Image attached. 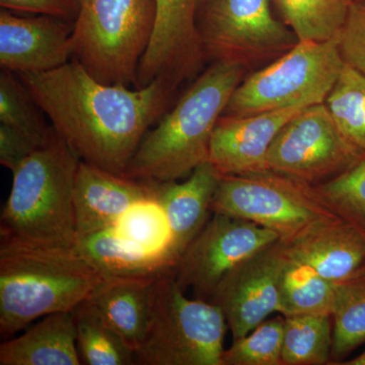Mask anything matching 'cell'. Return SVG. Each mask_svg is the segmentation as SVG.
<instances>
[{
  "mask_svg": "<svg viewBox=\"0 0 365 365\" xmlns=\"http://www.w3.org/2000/svg\"><path fill=\"white\" fill-rule=\"evenodd\" d=\"M338 43L345 63L365 76V4L353 1Z\"/></svg>",
  "mask_w": 365,
  "mask_h": 365,
  "instance_id": "1f68e13d",
  "label": "cell"
},
{
  "mask_svg": "<svg viewBox=\"0 0 365 365\" xmlns=\"http://www.w3.org/2000/svg\"><path fill=\"white\" fill-rule=\"evenodd\" d=\"M247 68L213 62L148 132L134 153L125 177L140 181H177L208 162L218 119Z\"/></svg>",
  "mask_w": 365,
  "mask_h": 365,
  "instance_id": "7a4b0ae2",
  "label": "cell"
},
{
  "mask_svg": "<svg viewBox=\"0 0 365 365\" xmlns=\"http://www.w3.org/2000/svg\"><path fill=\"white\" fill-rule=\"evenodd\" d=\"M211 208L267 228L284 244L338 216L316 186L269 170L222 176Z\"/></svg>",
  "mask_w": 365,
  "mask_h": 365,
  "instance_id": "52a82bcc",
  "label": "cell"
},
{
  "mask_svg": "<svg viewBox=\"0 0 365 365\" xmlns=\"http://www.w3.org/2000/svg\"><path fill=\"white\" fill-rule=\"evenodd\" d=\"M289 255L280 240L242 261L223 277L209 302L222 311L232 341L279 313L281 282Z\"/></svg>",
  "mask_w": 365,
  "mask_h": 365,
  "instance_id": "7c38bea8",
  "label": "cell"
},
{
  "mask_svg": "<svg viewBox=\"0 0 365 365\" xmlns=\"http://www.w3.org/2000/svg\"><path fill=\"white\" fill-rule=\"evenodd\" d=\"M160 277L105 278L88 299L134 352L150 325Z\"/></svg>",
  "mask_w": 365,
  "mask_h": 365,
  "instance_id": "d6986e66",
  "label": "cell"
},
{
  "mask_svg": "<svg viewBox=\"0 0 365 365\" xmlns=\"http://www.w3.org/2000/svg\"><path fill=\"white\" fill-rule=\"evenodd\" d=\"M307 106H294L248 115L218 119L208 162L222 176L246 175L267 170L266 158L281 128Z\"/></svg>",
  "mask_w": 365,
  "mask_h": 365,
  "instance_id": "9a60e30c",
  "label": "cell"
},
{
  "mask_svg": "<svg viewBox=\"0 0 365 365\" xmlns=\"http://www.w3.org/2000/svg\"><path fill=\"white\" fill-rule=\"evenodd\" d=\"M18 76L81 160L121 176L179 86L167 78L134 90L107 85L76 59L52 71Z\"/></svg>",
  "mask_w": 365,
  "mask_h": 365,
  "instance_id": "6da1fadb",
  "label": "cell"
},
{
  "mask_svg": "<svg viewBox=\"0 0 365 365\" xmlns=\"http://www.w3.org/2000/svg\"><path fill=\"white\" fill-rule=\"evenodd\" d=\"M335 292V282L322 277L289 256L281 282L280 314L284 317L297 314L332 316Z\"/></svg>",
  "mask_w": 365,
  "mask_h": 365,
  "instance_id": "484cf974",
  "label": "cell"
},
{
  "mask_svg": "<svg viewBox=\"0 0 365 365\" xmlns=\"http://www.w3.org/2000/svg\"><path fill=\"white\" fill-rule=\"evenodd\" d=\"M285 246L294 261L332 282L365 273V234L340 216L309 227Z\"/></svg>",
  "mask_w": 365,
  "mask_h": 365,
  "instance_id": "e0dca14e",
  "label": "cell"
},
{
  "mask_svg": "<svg viewBox=\"0 0 365 365\" xmlns=\"http://www.w3.org/2000/svg\"><path fill=\"white\" fill-rule=\"evenodd\" d=\"M174 273L158 278L150 325L135 351L139 365H223L225 316L211 302L188 299Z\"/></svg>",
  "mask_w": 365,
  "mask_h": 365,
  "instance_id": "8992f818",
  "label": "cell"
},
{
  "mask_svg": "<svg viewBox=\"0 0 365 365\" xmlns=\"http://www.w3.org/2000/svg\"><path fill=\"white\" fill-rule=\"evenodd\" d=\"M278 240L267 228L212 212L177 262L175 279L184 290L191 287L196 299L209 302L228 272Z\"/></svg>",
  "mask_w": 365,
  "mask_h": 365,
  "instance_id": "8fae6325",
  "label": "cell"
},
{
  "mask_svg": "<svg viewBox=\"0 0 365 365\" xmlns=\"http://www.w3.org/2000/svg\"><path fill=\"white\" fill-rule=\"evenodd\" d=\"M220 178L218 170L206 162L198 165L185 182H155V200L167 218L170 254L176 264L210 218Z\"/></svg>",
  "mask_w": 365,
  "mask_h": 365,
  "instance_id": "ac0fdd59",
  "label": "cell"
},
{
  "mask_svg": "<svg viewBox=\"0 0 365 365\" xmlns=\"http://www.w3.org/2000/svg\"><path fill=\"white\" fill-rule=\"evenodd\" d=\"M354 0H275L283 21L299 42L337 38Z\"/></svg>",
  "mask_w": 365,
  "mask_h": 365,
  "instance_id": "603a6c76",
  "label": "cell"
},
{
  "mask_svg": "<svg viewBox=\"0 0 365 365\" xmlns=\"http://www.w3.org/2000/svg\"><path fill=\"white\" fill-rule=\"evenodd\" d=\"M283 318V365L331 364L332 316L297 314Z\"/></svg>",
  "mask_w": 365,
  "mask_h": 365,
  "instance_id": "cb8c5ba5",
  "label": "cell"
},
{
  "mask_svg": "<svg viewBox=\"0 0 365 365\" xmlns=\"http://www.w3.org/2000/svg\"><path fill=\"white\" fill-rule=\"evenodd\" d=\"M284 318L266 319L223 352V365H283Z\"/></svg>",
  "mask_w": 365,
  "mask_h": 365,
  "instance_id": "f1b7e54d",
  "label": "cell"
},
{
  "mask_svg": "<svg viewBox=\"0 0 365 365\" xmlns=\"http://www.w3.org/2000/svg\"><path fill=\"white\" fill-rule=\"evenodd\" d=\"M43 144L25 132L0 123V163L11 173Z\"/></svg>",
  "mask_w": 365,
  "mask_h": 365,
  "instance_id": "d6a6232c",
  "label": "cell"
},
{
  "mask_svg": "<svg viewBox=\"0 0 365 365\" xmlns=\"http://www.w3.org/2000/svg\"><path fill=\"white\" fill-rule=\"evenodd\" d=\"M81 160L53 128L47 141L13 172L0 218V241L73 248L74 181Z\"/></svg>",
  "mask_w": 365,
  "mask_h": 365,
  "instance_id": "277c9868",
  "label": "cell"
},
{
  "mask_svg": "<svg viewBox=\"0 0 365 365\" xmlns=\"http://www.w3.org/2000/svg\"><path fill=\"white\" fill-rule=\"evenodd\" d=\"M356 2H359V4H365V0H355Z\"/></svg>",
  "mask_w": 365,
  "mask_h": 365,
  "instance_id": "d590c367",
  "label": "cell"
},
{
  "mask_svg": "<svg viewBox=\"0 0 365 365\" xmlns=\"http://www.w3.org/2000/svg\"><path fill=\"white\" fill-rule=\"evenodd\" d=\"M155 199V182L130 179L81 160L73 194L76 241L114 227L132 206Z\"/></svg>",
  "mask_w": 365,
  "mask_h": 365,
  "instance_id": "2e32d148",
  "label": "cell"
},
{
  "mask_svg": "<svg viewBox=\"0 0 365 365\" xmlns=\"http://www.w3.org/2000/svg\"><path fill=\"white\" fill-rule=\"evenodd\" d=\"M343 66L338 37L325 42H299L242 81L223 115L248 116L325 103Z\"/></svg>",
  "mask_w": 365,
  "mask_h": 365,
  "instance_id": "ba28073f",
  "label": "cell"
},
{
  "mask_svg": "<svg viewBox=\"0 0 365 365\" xmlns=\"http://www.w3.org/2000/svg\"><path fill=\"white\" fill-rule=\"evenodd\" d=\"M81 364L133 365L135 352L88 300L72 311Z\"/></svg>",
  "mask_w": 365,
  "mask_h": 365,
  "instance_id": "7402d4cb",
  "label": "cell"
},
{
  "mask_svg": "<svg viewBox=\"0 0 365 365\" xmlns=\"http://www.w3.org/2000/svg\"><path fill=\"white\" fill-rule=\"evenodd\" d=\"M198 26L206 58L245 68L279 58L299 42L273 16L270 0H201Z\"/></svg>",
  "mask_w": 365,
  "mask_h": 365,
  "instance_id": "9c48e42d",
  "label": "cell"
},
{
  "mask_svg": "<svg viewBox=\"0 0 365 365\" xmlns=\"http://www.w3.org/2000/svg\"><path fill=\"white\" fill-rule=\"evenodd\" d=\"M201 0H155V23L138 68L137 88L158 78L180 85L206 59L198 26Z\"/></svg>",
  "mask_w": 365,
  "mask_h": 365,
  "instance_id": "4fadbf2b",
  "label": "cell"
},
{
  "mask_svg": "<svg viewBox=\"0 0 365 365\" xmlns=\"http://www.w3.org/2000/svg\"><path fill=\"white\" fill-rule=\"evenodd\" d=\"M74 249L105 278L160 277L174 272L167 255L151 252L120 235L114 227L81 237Z\"/></svg>",
  "mask_w": 365,
  "mask_h": 365,
  "instance_id": "44dd1931",
  "label": "cell"
},
{
  "mask_svg": "<svg viewBox=\"0 0 365 365\" xmlns=\"http://www.w3.org/2000/svg\"><path fill=\"white\" fill-rule=\"evenodd\" d=\"M120 235L151 252L170 254V232L167 218L160 204L146 200L135 204L114 225Z\"/></svg>",
  "mask_w": 365,
  "mask_h": 365,
  "instance_id": "4dcf8cb0",
  "label": "cell"
},
{
  "mask_svg": "<svg viewBox=\"0 0 365 365\" xmlns=\"http://www.w3.org/2000/svg\"><path fill=\"white\" fill-rule=\"evenodd\" d=\"M331 364H340L365 343V273L336 283Z\"/></svg>",
  "mask_w": 365,
  "mask_h": 365,
  "instance_id": "d4e9b609",
  "label": "cell"
},
{
  "mask_svg": "<svg viewBox=\"0 0 365 365\" xmlns=\"http://www.w3.org/2000/svg\"><path fill=\"white\" fill-rule=\"evenodd\" d=\"M74 21L41 14L21 18L0 11V66L13 73L52 71L72 59Z\"/></svg>",
  "mask_w": 365,
  "mask_h": 365,
  "instance_id": "5bb4252c",
  "label": "cell"
},
{
  "mask_svg": "<svg viewBox=\"0 0 365 365\" xmlns=\"http://www.w3.org/2000/svg\"><path fill=\"white\" fill-rule=\"evenodd\" d=\"M2 9L56 16L76 21L79 13V0H0Z\"/></svg>",
  "mask_w": 365,
  "mask_h": 365,
  "instance_id": "836d02e7",
  "label": "cell"
},
{
  "mask_svg": "<svg viewBox=\"0 0 365 365\" xmlns=\"http://www.w3.org/2000/svg\"><path fill=\"white\" fill-rule=\"evenodd\" d=\"M325 104L342 135L365 155V76L345 63Z\"/></svg>",
  "mask_w": 365,
  "mask_h": 365,
  "instance_id": "4316f807",
  "label": "cell"
},
{
  "mask_svg": "<svg viewBox=\"0 0 365 365\" xmlns=\"http://www.w3.org/2000/svg\"><path fill=\"white\" fill-rule=\"evenodd\" d=\"M341 364L344 365H365V350L361 354L359 355V356L355 357L349 361L342 362Z\"/></svg>",
  "mask_w": 365,
  "mask_h": 365,
  "instance_id": "e575fe53",
  "label": "cell"
},
{
  "mask_svg": "<svg viewBox=\"0 0 365 365\" xmlns=\"http://www.w3.org/2000/svg\"><path fill=\"white\" fill-rule=\"evenodd\" d=\"M72 312L49 314L0 345V365H81Z\"/></svg>",
  "mask_w": 365,
  "mask_h": 365,
  "instance_id": "ffe728a7",
  "label": "cell"
},
{
  "mask_svg": "<svg viewBox=\"0 0 365 365\" xmlns=\"http://www.w3.org/2000/svg\"><path fill=\"white\" fill-rule=\"evenodd\" d=\"M72 59L107 85L137 88L138 68L155 23V0H79Z\"/></svg>",
  "mask_w": 365,
  "mask_h": 365,
  "instance_id": "5b68a950",
  "label": "cell"
},
{
  "mask_svg": "<svg viewBox=\"0 0 365 365\" xmlns=\"http://www.w3.org/2000/svg\"><path fill=\"white\" fill-rule=\"evenodd\" d=\"M316 188L336 215L365 234V157Z\"/></svg>",
  "mask_w": 365,
  "mask_h": 365,
  "instance_id": "f546056e",
  "label": "cell"
},
{
  "mask_svg": "<svg viewBox=\"0 0 365 365\" xmlns=\"http://www.w3.org/2000/svg\"><path fill=\"white\" fill-rule=\"evenodd\" d=\"M364 157L346 140L325 103H319L307 106L281 128L266 165L269 170L316 186Z\"/></svg>",
  "mask_w": 365,
  "mask_h": 365,
  "instance_id": "30bf717a",
  "label": "cell"
},
{
  "mask_svg": "<svg viewBox=\"0 0 365 365\" xmlns=\"http://www.w3.org/2000/svg\"><path fill=\"white\" fill-rule=\"evenodd\" d=\"M104 279L74 247L0 241V336L9 339L36 319L73 311Z\"/></svg>",
  "mask_w": 365,
  "mask_h": 365,
  "instance_id": "3957f363",
  "label": "cell"
},
{
  "mask_svg": "<svg viewBox=\"0 0 365 365\" xmlns=\"http://www.w3.org/2000/svg\"><path fill=\"white\" fill-rule=\"evenodd\" d=\"M11 71L0 73V123L25 132L43 144L52 133L53 126L46 123L39 106L19 76Z\"/></svg>",
  "mask_w": 365,
  "mask_h": 365,
  "instance_id": "83f0119b",
  "label": "cell"
}]
</instances>
